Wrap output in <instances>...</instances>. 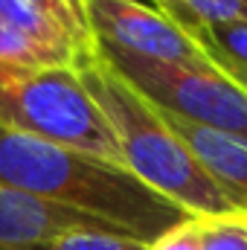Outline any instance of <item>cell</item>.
<instances>
[{"instance_id":"1","label":"cell","mask_w":247,"mask_h":250,"mask_svg":"<svg viewBox=\"0 0 247 250\" xmlns=\"http://www.w3.org/2000/svg\"><path fill=\"white\" fill-rule=\"evenodd\" d=\"M0 184L99 218L145 245L189 218L120 163L6 125H0Z\"/></svg>"},{"instance_id":"2","label":"cell","mask_w":247,"mask_h":250,"mask_svg":"<svg viewBox=\"0 0 247 250\" xmlns=\"http://www.w3.org/2000/svg\"><path fill=\"white\" fill-rule=\"evenodd\" d=\"M73 70L111 128L123 166L137 181L189 215H239L230 198L215 187L186 143L172 131L166 117L140 96L96 53V47L73 64Z\"/></svg>"},{"instance_id":"3","label":"cell","mask_w":247,"mask_h":250,"mask_svg":"<svg viewBox=\"0 0 247 250\" xmlns=\"http://www.w3.org/2000/svg\"><path fill=\"white\" fill-rule=\"evenodd\" d=\"M0 125L123 166L111 128L73 67L0 62Z\"/></svg>"},{"instance_id":"4","label":"cell","mask_w":247,"mask_h":250,"mask_svg":"<svg viewBox=\"0 0 247 250\" xmlns=\"http://www.w3.org/2000/svg\"><path fill=\"white\" fill-rule=\"evenodd\" d=\"M93 47L154 108L186 123L247 140V93L224 73H218L212 64L186 67V64L140 59L96 41Z\"/></svg>"},{"instance_id":"5","label":"cell","mask_w":247,"mask_h":250,"mask_svg":"<svg viewBox=\"0 0 247 250\" xmlns=\"http://www.w3.org/2000/svg\"><path fill=\"white\" fill-rule=\"evenodd\" d=\"M87 26L96 44L123 50L140 59L172 64H209L198 41L169 15L143 0H87Z\"/></svg>"},{"instance_id":"6","label":"cell","mask_w":247,"mask_h":250,"mask_svg":"<svg viewBox=\"0 0 247 250\" xmlns=\"http://www.w3.org/2000/svg\"><path fill=\"white\" fill-rule=\"evenodd\" d=\"M73 230L123 233L99 218L82 215L76 209L41 201L35 195H26L21 189L0 184V248H23V245L47 242L62 233H73ZM123 236H128V233H123Z\"/></svg>"},{"instance_id":"7","label":"cell","mask_w":247,"mask_h":250,"mask_svg":"<svg viewBox=\"0 0 247 250\" xmlns=\"http://www.w3.org/2000/svg\"><path fill=\"white\" fill-rule=\"evenodd\" d=\"M160 114L172 125V131L186 143V148L195 154V160L204 166V172L215 181V187L230 198V204L239 212L247 215V140L178 120L166 111Z\"/></svg>"},{"instance_id":"8","label":"cell","mask_w":247,"mask_h":250,"mask_svg":"<svg viewBox=\"0 0 247 250\" xmlns=\"http://www.w3.org/2000/svg\"><path fill=\"white\" fill-rule=\"evenodd\" d=\"M154 9L181 29L192 23H247V0H157Z\"/></svg>"},{"instance_id":"9","label":"cell","mask_w":247,"mask_h":250,"mask_svg":"<svg viewBox=\"0 0 247 250\" xmlns=\"http://www.w3.org/2000/svg\"><path fill=\"white\" fill-rule=\"evenodd\" d=\"M206 56H218L247 70V23H192L184 26Z\"/></svg>"},{"instance_id":"10","label":"cell","mask_w":247,"mask_h":250,"mask_svg":"<svg viewBox=\"0 0 247 250\" xmlns=\"http://www.w3.org/2000/svg\"><path fill=\"white\" fill-rule=\"evenodd\" d=\"M0 250H148L145 242L123 236V233H105V230H73L62 233L47 242L23 245V248H0Z\"/></svg>"},{"instance_id":"11","label":"cell","mask_w":247,"mask_h":250,"mask_svg":"<svg viewBox=\"0 0 247 250\" xmlns=\"http://www.w3.org/2000/svg\"><path fill=\"white\" fill-rule=\"evenodd\" d=\"M201 250H247V215H192Z\"/></svg>"},{"instance_id":"12","label":"cell","mask_w":247,"mask_h":250,"mask_svg":"<svg viewBox=\"0 0 247 250\" xmlns=\"http://www.w3.org/2000/svg\"><path fill=\"white\" fill-rule=\"evenodd\" d=\"M0 62L21 64V67H70L56 53H50L41 44H35L32 38L21 35L6 21H0Z\"/></svg>"},{"instance_id":"13","label":"cell","mask_w":247,"mask_h":250,"mask_svg":"<svg viewBox=\"0 0 247 250\" xmlns=\"http://www.w3.org/2000/svg\"><path fill=\"white\" fill-rule=\"evenodd\" d=\"M26 3L44 9L50 18H56L62 23L84 50H93V35H90V26H87L84 3H79V0H26Z\"/></svg>"},{"instance_id":"14","label":"cell","mask_w":247,"mask_h":250,"mask_svg":"<svg viewBox=\"0 0 247 250\" xmlns=\"http://www.w3.org/2000/svg\"><path fill=\"white\" fill-rule=\"evenodd\" d=\"M209 59V64L218 70V73H224L230 82H236L242 90L247 93V70L245 67H239V64H233V62H227V59H218V56H206Z\"/></svg>"},{"instance_id":"15","label":"cell","mask_w":247,"mask_h":250,"mask_svg":"<svg viewBox=\"0 0 247 250\" xmlns=\"http://www.w3.org/2000/svg\"><path fill=\"white\" fill-rule=\"evenodd\" d=\"M154 3H157V0H148V6H154Z\"/></svg>"},{"instance_id":"16","label":"cell","mask_w":247,"mask_h":250,"mask_svg":"<svg viewBox=\"0 0 247 250\" xmlns=\"http://www.w3.org/2000/svg\"><path fill=\"white\" fill-rule=\"evenodd\" d=\"M79 3H87V0H79Z\"/></svg>"}]
</instances>
